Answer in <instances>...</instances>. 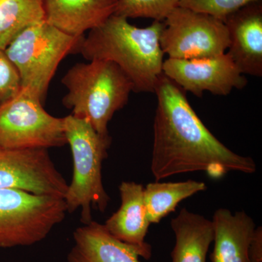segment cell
I'll return each mask as SVG.
<instances>
[{
  "mask_svg": "<svg viewBox=\"0 0 262 262\" xmlns=\"http://www.w3.org/2000/svg\"><path fill=\"white\" fill-rule=\"evenodd\" d=\"M154 93L158 106L151 170L156 182L189 172L205 171L220 179L230 171H256L252 158L236 154L216 139L196 115L185 91L163 73Z\"/></svg>",
  "mask_w": 262,
  "mask_h": 262,
  "instance_id": "obj_1",
  "label": "cell"
},
{
  "mask_svg": "<svg viewBox=\"0 0 262 262\" xmlns=\"http://www.w3.org/2000/svg\"><path fill=\"white\" fill-rule=\"evenodd\" d=\"M163 21L145 28L131 25L128 19L113 15L84 37L80 53L88 61L103 59L120 67L134 84V92L154 93L163 73L164 53L160 37Z\"/></svg>",
  "mask_w": 262,
  "mask_h": 262,
  "instance_id": "obj_2",
  "label": "cell"
},
{
  "mask_svg": "<svg viewBox=\"0 0 262 262\" xmlns=\"http://www.w3.org/2000/svg\"><path fill=\"white\" fill-rule=\"evenodd\" d=\"M68 93L62 100L73 116L87 119L99 135L110 136L108 124L128 101L134 84L116 63L94 59L77 63L61 80Z\"/></svg>",
  "mask_w": 262,
  "mask_h": 262,
  "instance_id": "obj_3",
  "label": "cell"
},
{
  "mask_svg": "<svg viewBox=\"0 0 262 262\" xmlns=\"http://www.w3.org/2000/svg\"><path fill=\"white\" fill-rule=\"evenodd\" d=\"M67 144L73 158V177L66 193L67 211L81 208V222H92L91 206L104 212L110 201L102 181V164L111 145L110 136L99 135L87 119L63 117Z\"/></svg>",
  "mask_w": 262,
  "mask_h": 262,
  "instance_id": "obj_4",
  "label": "cell"
},
{
  "mask_svg": "<svg viewBox=\"0 0 262 262\" xmlns=\"http://www.w3.org/2000/svg\"><path fill=\"white\" fill-rule=\"evenodd\" d=\"M84 37L69 35L44 20L19 33L5 51L18 70L21 88L44 103L58 65L69 55L80 53Z\"/></svg>",
  "mask_w": 262,
  "mask_h": 262,
  "instance_id": "obj_5",
  "label": "cell"
},
{
  "mask_svg": "<svg viewBox=\"0 0 262 262\" xmlns=\"http://www.w3.org/2000/svg\"><path fill=\"white\" fill-rule=\"evenodd\" d=\"M67 212L63 198L0 189V248L40 242L63 222Z\"/></svg>",
  "mask_w": 262,
  "mask_h": 262,
  "instance_id": "obj_6",
  "label": "cell"
},
{
  "mask_svg": "<svg viewBox=\"0 0 262 262\" xmlns=\"http://www.w3.org/2000/svg\"><path fill=\"white\" fill-rule=\"evenodd\" d=\"M37 95L21 88L0 106V148L46 149L67 144L64 119L50 115Z\"/></svg>",
  "mask_w": 262,
  "mask_h": 262,
  "instance_id": "obj_7",
  "label": "cell"
},
{
  "mask_svg": "<svg viewBox=\"0 0 262 262\" xmlns=\"http://www.w3.org/2000/svg\"><path fill=\"white\" fill-rule=\"evenodd\" d=\"M163 24L160 44L168 58H211L228 49V31L220 19L178 6Z\"/></svg>",
  "mask_w": 262,
  "mask_h": 262,
  "instance_id": "obj_8",
  "label": "cell"
},
{
  "mask_svg": "<svg viewBox=\"0 0 262 262\" xmlns=\"http://www.w3.org/2000/svg\"><path fill=\"white\" fill-rule=\"evenodd\" d=\"M68 187L48 149L0 148V189L64 198Z\"/></svg>",
  "mask_w": 262,
  "mask_h": 262,
  "instance_id": "obj_9",
  "label": "cell"
},
{
  "mask_svg": "<svg viewBox=\"0 0 262 262\" xmlns=\"http://www.w3.org/2000/svg\"><path fill=\"white\" fill-rule=\"evenodd\" d=\"M163 72L185 92L199 98L205 91L227 96L232 90L243 89L248 83L227 53L211 58H168L163 62Z\"/></svg>",
  "mask_w": 262,
  "mask_h": 262,
  "instance_id": "obj_10",
  "label": "cell"
},
{
  "mask_svg": "<svg viewBox=\"0 0 262 262\" xmlns=\"http://www.w3.org/2000/svg\"><path fill=\"white\" fill-rule=\"evenodd\" d=\"M228 31L227 53L244 75L262 76V3H251L224 20Z\"/></svg>",
  "mask_w": 262,
  "mask_h": 262,
  "instance_id": "obj_11",
  "label": "cell"
},
{
  "mask_svg": "<svg viewBox=\"0 0 262 262\" xmlns=\"http://www.w3.org/2000/svg\"><path fill=\"white\" fill-rule=\"evenodd\" d=\"M73 238L68 262H141L139 256L151 257V246L141 248L122 242L104 225L94 221L76 229Z\"/></svg>",
  "mask_w": 262,
  "mask_h": 262,
  "instance_id": "obj_12",
  "label": "cell"
},
{
  "mask_svg": "<svg viewBox=\"0 0 262 262\" xmlns=\"http://www.w3.org/2000/svg\"><path fill=\"white\" fill-rule=\"evenodd\" d=\"M45 20L61 32L84 37L115 14L117 0H42Z\"/></svg>",
  "mask_w": 262,
  "mask_h": 262,
  "instance_id": "obj_13",
  "label": "cell"
},
{
  "mask_svg": "<svg viewBox=\"0 0 262 262\" xmlns=\"http://www.w3.org/2000/svg\"><path fill=\"white\" fill-rule=\"evenodd\" d=\"M214 232L212 262H249V251L256 225L246 212L234 214L226 208L215 211L211 221Z\"/></svg>",
  "mask_w": 262,
  "mask_h": 262,
  "instance_id": "obj_14",
  "label": "cell"
},
{
  "mask_svg": "<svg viewBox=\"0 0 262 262\" xmlns=\"http://www.w3.org/2000/svg\"><path fill=\"white\" fill-rule=\"evenodd\" d=\"M121 206L104 224L115 238L141 248L149 247L145 237L150 225L144 203V188L134 182H123L120 187Z\"/></svg>",
  "mask_w": 262,
  "mask_h": 262,
  "instance_id": "obj_15",
  "label": "cell"
},
{
  "mask_svg": "<svg viewBox=\"0 0 262 262\" xmlns=\"http://www.w3.org/2000/svg\"><path fill=\"white\" fill-rule=\"evenodd\" d=\"M170 225L176 235L172 262H206L214 239L211 221L182 208Z\"/></svg>",
  "mask_w": 262,
  "mask_h": 262,
  "instance_id": "obj_16",
  "label": "cell"
},
{
  "mask_svg": "<svg viewBox=\"0 0 262 262\" xmlns=\"http://www.w3.org/2000/svg\"><path fill=\"white\" fill-rule=\"evenodd\" d=\"M207 189L204 182L187 180L180 182L150 183L144 188L146 215L150 224L159 223L173 212L183 200Z\"/></svg>",
  "mask_w": 262,
  "mask_h": 262,
  "instance_id": "obj_17",
  "label": "cell"
},
{
  "mask_svg": "<svg viewBox=\"0 0 262 262\" xmlns=\"http://www.w3.org/2000/svg\"><path fill=\"white\" fill-rule=\"evenodd\" d=\"M45 20L42 0H0V49L29 26Z\"/></svg>",
  "mask_w": 262,
  "mask_h": 262,
  "instance_id": "obj_18",
  "label": "cell"
},
{
  "mask_svg": "<svg viewBox=\"0 0 262 262\" xmlns=\"http://www.w3.org/2000/svg\"><path fill=\"white\" fill-rule=\"evenodd\" d=\"M179 0H117L115 15L128 18H151L163 21Z\"/></svg>",
  "mask_w": 262,
  "mask_h": 262,
  "instance_id": "obj_19",
  "label": "cell"
},
{
  "mask_svg": "<svg viewBox=\"0 0 262 262\" xmlns=\"http://www.w3.org/2000/svg\"><path fill=\"white\" fill-rule=\"evenodd\" d=\"M261 0H179V6L225 20L229 15L251 3Z\"/></svg>",
  "mask_w": 262,
  "mask_h": 262,
  "instance_id": "obj_20",
  "label": "cell"
},
{
  "mask_svg": "<svg viewBox=\"0 0 262 262\" xmlns=\"http://www.w3.org/2000/svg\"><path fill=\"white\" fill-rule=\"evenodd\" d=\"M20 89L21 80L16 67L5 50L0 49V106L16 96Z\"/></svg>",
  "mask_w": 262,
  "mask_h": 262,
  "instance_id": "obj_21",
  "label": "cell"
},
{
  "mask_svg": "<svg viewBox=\"0 0 262 262\" xmlns=\"http://www.w3.org/2000/svg\"><path fill=\"white\" fill-rule=\"evenodd\" d=\"M249 262H262V260L256 259V258H250Z\"/></svg>",
  "mask_w": 262,
  "mask_h": 262,
  "instance_id": "obj_22",
  "label": "cell"
}]
</instances>
